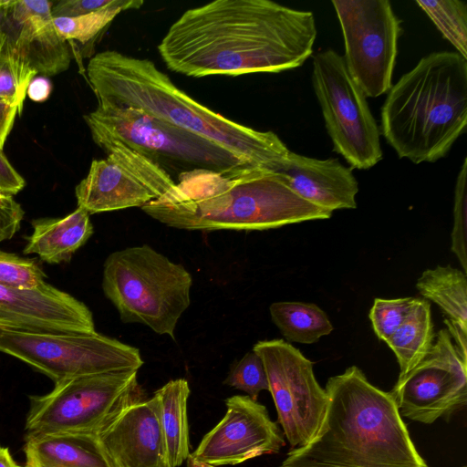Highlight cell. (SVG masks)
Masks as SVG:
<instances>
[{"label": "cell", "instance_id": "9c48e42d", "mask_svg": "<svg viewBox=\"0 0 467 467\" xmlns=\"http://www.w3.org/2000/svg\"><path fill=\"white\" fill-rule=\"evenodd\" d=\"M312 84L333 150L358 170L381 161L379 128L344 57L331 48L317 53Z\"/></svg>", "mask_w": 467, "mask_h": 467}, {"label": "cell", "instance_id": "ffe728a7", "mask_svg": "<svg viewBox=\"0 0 467 467\" xmlns=\"http://www.w3.org/2000/svg\"><path fill=\"white\" fill-rule=\"evenodd\" d=\"M25 467H110L96 435L27 432Z\"/></svg>", "mask_w": 467, "mask_h": 467}, {"label": "cell", "instance_id": "d6a6232c", "mask_svg": "<svg viewBox=\"0 0 467 467\" xmlns=\"http://www.w3.org/2000/svg\"><path fill=\"white\" fill-rule=\"evenodd\" d=\"M119 0H59L53 2L51 15L57 17H77L97 12L119 3Z\"/></svg>", "mask_w": 467, "mask_h": 467}, {"label": "cell", "instance_id": "ba28073f", "mask_svg": "<svg viewBox=\"0 0 467 467\" xmlns=\"http://www.w3.org/2000/svg\"><path fill=\"white\" fill-rule=\"evenodd\" d=\"M138 370L65 379L44 395L29 397L27 432L97 433L130 405L144 400Z\"/></svg>", "mask_w": 467, "mask_h": 467}, {"label": "cell", "instance_id": "277c9868", "mask_svg": "<svg viewBox=\"0 0 467 467\" xmlns=\"http://www.w3.org/2000/svg\"><path fill=\"white\" fill-rule=\"evenodd\" d=\"M325 390L317 432L278 467H429L391 393L372 385L359 368L329 378Z\"/></svg>", "mask_w": 467, "mask_h": 467}, {"label": "cell", "instance_id": "83f0119b", "mask_svg": "<svg viewBox=\"0 0 467 467\" xmlns=\"http://www.w3.org/2000/svg\"><path fill=\"white\" fill-rule=\"evenodd\" d=\"M436 27L467 59V5L460 0H417Z\"/></svg>", "mask_w": 467, "mask_h": 467}, {"label": "cell", "instance_id": "74e56055", "mask_svg": "<svg viewBox=\"0 0 467 467\" xmlns=\"http://www.w3.org/2000/svg\"><path fill=\"white\" fill-rule=\"evenodd\" d=\"M0 467H22L12 457L9 449L0 447Z\"/></svg>", "mask_w": 467, "mask_h": 467}, {"label": "cell", "instance_id": "cb8c5ba5", "mask_svg": "<svg viewBox=\"0 0 467 467\" xmlns=\"http://www.w3.org/2000/svg\"><path fill=\"white\" fill-rule=\"evenodd\" d=\"M416 287L426 299L440 306L449 322L467 331L466 274L450 265L425 270Z\"/></svg>", "mask_w": 467, "mask_h": 467}, {"label": "cell", "instance_id": "8d00e7d4", "mask_svg": "<svg viewBox=\"0 0 467 467\" xmlns=\"http://www.w3.org/2000/svg\"><path fill=\"white\" fill-rule=\"evenodd\" d=\"M52 91V84L48 78L39 76L35 77L29 83L26 90V96L34 102L46 101Z\"/></svg>", "mask_w": 467, "mask_h": 467}, {"label": "cell", "instance_id": "5bb4252c", "mask_svg": "<svg viewBox=\"0 0 467 467\" xmlns=\"http://www.w3.org/2000/svg\"><path fill=\"white\" fill-rule=\"evenodd\" d=\"M389 392L401 416L425 424L466 405L467 358L447 328L439 331L426 357Z\"/></svg>", "mask_w": 467, "mask_h": 467}, {"label": "cell", "instance_id": "e0dca14e", "mask_svg": "<svg viewBox=\"0 0 467 467\" xmlns=\"http://www.w3.org/2000/svg\"><path fill=\"white\" fill-rule=\"evenodd\" d=\"M52 5L47 0H0V31L47 78L67 70L71 62L69 45L54 26Z\"/></svg>", "mask_w": 467, "mask_h": 467}, {"label": "cell", "instance_id": "4fadbf2b", "mask_svg": "<svg viewBox=\"0 0 467 467\" xmlns=\"http://www.w3.org/2000/svg\"><path fill=\"white\" fill-rule=\"evenodd\" d=\"M104 151L107 157L93 160L75 189L78 206L89 214L141 208L175 184L163 169L122 144L114 143Z\"/></svg>", "mask_w": 467, "mask_h": 467}, {"label": "cell", "instance_id": "4316f807", "mask_svg": "<svg viewBox=\"0 0 467 467\" xmlns=\"http://www.w3.org/2000/svg\"><path fill=\"white\" fill-rule=\"evenodd\" d=\"M144 2L119 0L108 8L77 17L53 18L57 32L65 40H75L82 45L94 41L122 11L139 9Z\"/></svg>", "mask_w": 467, "mask_h": 467}, {"label": "cell", "instance_id": "2e32d148", "mask_svg": "<svg viewBox=\"0 0 467 467\" xmlns=\"http://www.w3.org/2000/svg\"><path fill=\"white\" fill-rule=\"evenodd\" d=\"M0 330L29 333H93L89 308L43 282L31 288L0 285Z\"/></svg>", "mask_w": 467, "mask_h": 467}, {"label": "cell", "instance_id": "e575fe53", "mask_svg": "<svg viewBox=\"0 0 467 467\" xmlns=\"http://www.w3.org/2000/svg\"><path fill=\"white\" fill-rule=\"evenodd\" d=\"M26 182L10 163L3 150H0V192L12 196L24 189Z\"/></svg>", "mask_w": 467, "mask_h": 467}, {"label": "cell", "instance_id": "7a4b0ae2", "mask_svg": "<svg viewBox=\"0 0 467 467\" xmlns=\"http://www.w3.org/2000/svg\"><path fill=\"white\" fill-rule=\"evenodd\" d=\"M87 76L98 104L142 109L225 150L252 168L278 171L291 150L273 131L231 120L180 89L155 64L116 50L93 56Z\"/></svg>", "mask_w": 467, "mask_h": 467}, {"label": "cell", "instance_id": "7c38bea8", "mask_svg": "<svg viewBox=\"0 0 467 467\" xmlns=\"http://www.w3.org/2000/svg\"><path fill=\"white\" fill-rule=\"evenodd\" d=\"M253 350L263 361L285 438L292 447L304 446L317 432L327 406L313 362L283 339L258 341Z\"/></svg>", "mask_w": 467, "mask_h": 467}, {"label": "cell", "instance_id": "d590c367", "mask_svg": "<svg viewBox=\"0 0 467 467\" xmlns=\"http://www.w3.org/2000/svg\"><path fill=\"white\" fill-rule=\"evenodd\" d=\"M20 115L16 106L0 99V150H3L16 119Z\"/></svg>", "mask_w": 467, "mask_h": 467}, {"label": "cell", "instance_id": "8992f818", "mask_svg": "<svg viewBox=\"0 0 467 467\" xmlns=\"http://www.w3.org/2000/svg\"><path fill=\"white\" fill-rule=\"evenodd\" d=\"M191 274L148 244L111 253L104 263L102 289L124 323H140L174 338L191 303Z\"/></svg>", "mask_w": 467, "mask_h": 467}, {"label": "cell", "instance_id": "3957f363", "mask_svg": "<svg viewBox=\"0 0 467 467\" xmlns=\"http://www.w3.org/2000/svg\"><path fill=\"white\" fill-rule=\"evenodd\" d=\"M141 210L167 226L206 232L263 231L332 215L296 193L278 171L262 168L183 172Z\"/></svg>", "mask_w": 467, "mask_h": 467}, {"label": "cell", "instance_id": "1f68e13d", "mask_svg": "<svg viewBox=\"0 0 467 467\" xmlns=\"http://www.w3.org/2000/svg\"><path fill=\"white\" fill-rule=\"evenodd\" d=\"M467 230V159L464 158L457 175L454 188L453 227L451 232V251L460 261L463 273L467 272L466 256Z\"/></svg>", "mask_w": 467, "mask_h": 467}, {"label": "cell", "instance_id": "d4e9b609", "mask_svg": "<svg viewBox=\"0 0 467 467\" xmlns=\"http://www.w3.org/2000/svg\"><path fill=\"white\" fill-rule=\"evenodd\" d=\"M269 311L272 321L290 342L312 344L333 330L327 314L312 303L275 302Z\"/></svg>", "mask_w": 467, "mask_h": 467}, {"label": "cell", "instance_id": "30bf717a", "mask_svg": "<svg viewBox=\"0 0 467 467\" xmlns=\"http://www.w3.org/2000/svg\"><path fill=\"white\" fill-rule=\"evenodd\" d=\"M0 351L47 375L65 379L117 370H138L140 350L115 338L93 333H29L0 330Z\"/></svg>", "mask_w": 467, "mask_h": 467}, {"label": "cell", "instance_id": "7402d4cb", "mask_svg": "<svg viewBox=\"0 0 467 467\" xmlns=\"http://www.w3.org/2000/svg\"><path fill=\"white\" fill-rule=\"evenodd\" d=\"M154 394L161 403V420L171 467H179L190 453L187 404L189 383L184 379L167 382Z\"/></svg>", "mask_w": 467, "mask_h": 467}, {"label": "cell", "instance_id": "52a82bcc", "mask_svg": "<svg viewBox=\"0 0 467 467\" xmlns=\"http://www.w3.org/2000/svg\"><path fill=\"white\" fill-rule=\"evenodd\" d=\"M93 141L103 150L119 143L154 162L176 182L183 173H228L252 168L216 144L134 108L98 104L84 116Z\"/></svg>", "mask_w": 467, "mask_h": 467}, {"label": "cell", "instance_id": "60d3db41", "mask_svg": "<svg viewBox=\"0 0 467 467\" xmlns=\"http://www.w3.org/2000/svg\"><path fill=\"white\" fill-rule=\"evenodd\" d=\"M465 467V466H464Z\"/></svg>", "mask_w": 467, "mask_h": 467}, {"label": "cell", "instance_id": "f546056e", "mask_svg": "<svg viewBox=\"0 0 467 467\" xmlns=\"http://www.w3.org/2000/svg\"><path fill=\"white\" fill-rule=\"evenodd\" d=\"M418 298H376L369 311V319L377 337L387 341L404 322Z\"/></svg>", "mask_w": 467, "mask_h": 467}, {"label": "cell", "instance_id": "8fae6325", "mask_svg": "<svg viewBox=\"0 0 467 467\" xmlns=\"http://www.w3.org/2000/svg\"><path fill=\"white\" fill-rule=\"evenodd\" d=\"M345 45L346 67L367 98L392 87L402 31L388 0H333Z\"/></svg>", "mask_w": 467, "mask_h": 467}, {"label": "cell", "instance_id": "f35d334b", "mask_svg": "<svg viewBox=\"0 0 467 467\" xmlns=\"http://www.w3.org/2000/svg\"><path fill=\"white\" fill-rule=\"evenodd\" d=\"M187 467H215L195 461L191 455L187 459Z\"/></svg>", "mask_w": 467, "mask_h": 467}, {"label": "cell", "instance_id": "5b68a950", "mask_svg": "<svg viewBox=\"0 0 467 467\" xmlns=\"http://www.w3.org/2000/svg\"><path fill=\"white\" fill-rule=\"evenodd\" d=\"M467 125V59L458 52L423 57L387 92L381 133L400 159L444 158Z\"/></svg>", "mask_w": 467, "mask_h": 467}, {"label": "cell", "instance_id": "4dcf8cb0", "mask_svg": "<svg viewBox=\"0 0 467 467\" xmlns=\"http://www.w3.org/2000/svg\"><path fill=\"white\" fill-rule=\"evenodd\" d=\"M46 275L36 260L0 250V285L31 288L45 282Z\"/></svg>", "mask_w": 467, "mask_h": 467}, {"label": "cell", "instance_id": "603a6c76", "mask_svg": "<svg viewBox=\"0 0 467 467\" xmlns=\"http://www.w3.org/2000/svg\"><path fill=\"white\" fill-rule=\"evenodd\" d=\"M435 337L431 305L418 298L404 322L386 341L394 352L399 366V379L416 367L431 350Z\"/></svg>", "mask_w": 467, "mask_h": 467}, {"label": "cell", "instance_id": "44dd1931", "mask_svg": "<svg viewBox=\"0 0 467 467\" xmlns=\"http://www.w3.org/2000/svg\"><path fill=\"white\" fill-rule=\"evenodd\" d=\"M89 213L82 207L63 218H40L32 221L33 233L23 250L36 254L48 264L70 261L74 253L92 235Z\"/></svg>", "mask_w": 467, "mask_h": 467}, {"label": "cell", "instance_id": "ab89813d", "mask_svg": "<svg viewBox=\"0 0 467 467\" xmlns=\"http://www.w3.org/2000/svg\"><path fill=\"white\" fill-rule=\"evenodd\" d=\"M3 196V194L0 192V197Z\"/></svg>", "mask_w": 467, "mask_h": 467}, {"label": "cell", "instance_id": "ac0fdd59", "mask_svg": "<svg viewBox=\"0 0 467 467\" xmlns=\"http://www.w3.org/2000/svg\"><path fill=\"white\" fill-rule=\"evenodd\" d=\"M96 436L110 467H171L155 394L127 407Z\"/></svg>", "mask_w": 467, "mask_h": 467}, {"label": "cell", "instance_id": "6da1fadb", "mask_svg": "<svg viewBox=\"0 0 467 467\" xmlns=\"http://www.w3.org/2000/svg\"><path fill=\"white\" fill-rule=\"evenodd\" d=\"M317 31L311 11L269 0H215L186 10L158 45L166 67L192 78L301 67Z\"/></svg>", "mask_w": 467, "mask_h": 467}, {"label": "cell", "instance_id": "9a60e30c", "mask_svg": "<svg viewBox=\"0 0 467 467\" xmlns=\"http://www.w3.org/2000/svg\"><path fill=\"white\" fill-rule=\"evenodd\" d=\"M225 405V415L190 454L195 461L215 467L236 465L277 453L285 445L263 404L247 395H235L226 399Z\"/></svg>", "mask_w": 467, "mask_h": 467}, {"label": "cell", "instance_id": "836d02e7", "mask_svg": "<svg viewBox=\"0 0 467 467\" xmlns=\"http://www.w3.org/2000/svg\"><path fill=\"white\" fill-rule=\"evenodd\" d=\"M22 206L12 196L0 197V243L11 239L24 218Z\"/></svg>", "mask_w": 467, "mask_h": 467}, {"label": "cell", "instance_id": "f1b7e54d", "mask_svg": "<svg viewBox=\"0 0 467 467\" xmlns=\"http://www.w3.org/2000/svg\"><path fill=\"white\" fill-rule=\"evenodd\" d=\"M224 385L242 390L257 400L262 390H268V381L261 358L254 351L246 353L232 365Z\"/></svg>", "mask_w": 467, "mask_h": 467}, {"label": "cell", "instance_id": "484cf974", "mask_svg": "<svg viewBox=\"0 0 467 467\" xmlns=\"http://www.w3.org/2000/svg\"><path fill=\"white\" fill-rule=\"evenodd\" d=\"M36 75L8 36L0 31V99L16 106L22 114L27 87Z\"/></svg>", "mask_w": 467, "mask_h": 467}, {"label": "cell", "instance_id": "d6986e66", "mask_svg": "<svg viewBox=\"0 0 467 467\" xmlns=\"http://www.w3.org/2000/svg\"><path fill=\"white\" fill-rule=\"evenodd\" d=\"M278 172L296 193L322 209L333 212L357 207L358 182L352 168L338 159L320 160L290 151Z\"/></svg>", "mask_w": 467, "mask_h": 467}]
</instances>
